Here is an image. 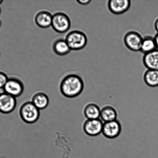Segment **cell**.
<instances>
[{"instance_id":"19","label":"cell","mask_w":158,"mask_h":158,"mask_svg":"<svg viewBox=\"0 0 158 158\" xmlns=\"http://www.w3.org/2000/svg\"><path fill=\"white\" fill-rule=\"evenodd\" d=\"M8 79L7 75L5 73L0 72V88H4Z\"/></svg>"},{"instance_id":"20","label":"cell","mask_w":158,"mask_h":158,"mask_svg":"<svg viewBox=\"0 0 158 158\" xmlns=\"http://www.w3.org/2000/svg\"><path fill=\"white\" fill-rule=\"evenodd\" d=\"M91 0H78L77 1V2L82 5H86L89 4L91 2Z\"/></svg>"},{"instance_id":"15","label":"cell","mask_w":158,"mask_h":158,"mask_svg":"<svg viewBox=\"0 0 158 158\" xmlns=\"http://www.w3.org/2000/svg\"><path fill=\"white\" fill-rule=\"evenodd\" d=\"M100 109L98 105L94 103H90L85 106L83 110L84 114L88 119H99Z\"/></svg>"},{"instance_id":"17","label":"cell","mask_w":158,"mask_h":158,"mask_svg":"<svg viewBox=\"0 0 158 158\" xmlns=\"http://www.w3.org/2000/svg\"><path fill=\"white\" fill-rule=\"evenodd\" d=\"M143 80L149 86H158V70L148 69L144 74Z\"/></svg>"},{"instance_id":"10","label":"cell","mask_w":158,"mask_h":158,"mask_svg":"<svg viewBox=\"0 0 158 158\" xmlns=\"http://www.w3.org/2000/svg\"><path fill=\"white\" fill-rule=\"evenodd\" d=\"M131 2L129 0H109L108 7L112 13L121 15L124 13L130 7Z\"/></svg>"},{"instance_id":"3","label":"cell","mask_w":158,"mask_h":158,"mask_svg":"<svg viewBox=\"0 0 158 158\" xmlns=\"http://www.w3.org/2000/svg\"><path fill=\"white\" fill-rule=\"evenodd\" d=\"M19 114L22 120L26 123H35L39 118L40 110L31 102H25L20 107Z\"/></svg>"},{"instance_id":"13","label":"cell","mask_w":158,"mask_h":158,"mask_svg":"<svg viewBox=\"0 0 158 158\" xmlns=\"http://www.w3.org/2000/svg\"><path fill=\"white\" fill-rule=\"evenodd\" d=\"M31 102L39 110H43L47 107L49 105V98L45 93L39 91L35 93L32 96Z\"/></svg>"},{"instance_id":"2","label":"cell","mask_w":158,"mask_h":158,"mask_svg":"<svg viewBox=\"0 0 158 158\" xmlns=\"http://www.w3.org/2000/svg\"><path fill=\"white\" fill-rule=\"evenodd\" d=\"M71 50H80L86 46L88 38L86 34L81 31H72L66 35L65 39Z\"/></svg>"},{"instance_id":"6","label":"cell","mask_w":158,"mask_h":158,"mask_svg":"<svg viewBox=\"0 0 158 158\" xmlns=\"http://www.w3.org/2000/svg\"><path fill=\"white\" fill-rule=\"evenodd\" d=\"M3 89L4 92L16 98L23 94L24 86L22 82L19 79L11 78L8 79Z\"/></svg>"},{"instance_id":"24","label":"cell","mask_w":158,"mask_h":158,"mask_svg":"<svg viewBox=\"0 0 158 158\" xmlns=\"http://www.w3.org/2000/svg\"><path fill=\"white\" fill-rule=\"evenodd\" d=\"M1 20H0V27H1Z\"/></svg>"},{"instance_id":"22","label":"cell","mask_w":158,"mask_h":158,"mask_svg":"<svg viewBox=\"0 0 158 158\" xmlns=\"http://www.w3.org/2000/svg\"><path fill=\"white\" fill-rule=\"evenodd\" d=\"M155 41L156 48L158 49V33L154 37Z\"/></svg>"},{"instance_id":"21","label":"cell","mask_w":158,"mask_h":158,"mask_svg":"<svg viewBox=\"0 0 158 158\" xmlns=\"http://www.w3.org/2000/svg\"><path fill=\"white\" fill-rule=\"evenodd\" d=\"M154 27L158 33V17L156 19L154 22Z\"/></svg>"},{"instance_id":"11","label":"cell","mask_w":158,"mask_h":158,"mask_svg":"<svg viewBox=\"0 0 158 158\" xmlns=\"http://www.w3.org/2000/svg\"><path fill=\"white\" fill-rule=\"evenodd\" d=\"M52 14L47 11H40L35 15V22L39 27L46 28L52 25Z\"/></svg>"},{"instance_id":"18","label":"cell","mask_w":158,"mask_h":158,"mask_svg":"<svg viewBox=\"0 0 158 158\" xmlns=\"http://www.w3.org/2000/svg\"><path fill=\"white\" fill-rule=\"evenodd\" d=\"M157 49L154 38L150 35L143 37L140 52L144 54L152 52Z\"/></svg>"},{"instance_id":"12","label":"cell","mask_w":158,"mask_h":158,"mask_svg":"<svg viewBox=\"0 0 158 158\" xmlns=\"http://www.w3.org/2000/svg\"><path fill=\"white\" fill-rule=\"evenodd\" d=\"M143 61L144 65L148 69L158 70V49H156L144 54Z\"/></svg>"},{"instance_id":"4","label":"cell","mask_w":158,"mask_h":158,"mask_svg":"<svg viewBox=\"0 0 158 158\" xmlns=\"http://www.w3.org/2000/svg\"><path fill=\"white\" fill-rule=\"evenodd\" d=\"M70 20L66 14L58 12L53 15L52 26L57 32L63 33L67 32L70 28Z\"/></svg>"},{"instance_id":"25","label":"cell","mask_w":158,"mask_h":158,"mask_svg":"<svg viewBox=\"0 0 158 158\" xmlns=\"http://www.w3.org/2000/svg\"><path fill=\"white\" fill-rule=\"evenodd\" d=\"M1 8H0V14H1Z\"/></svg>"},{"instance_id":"16","label":"cell","mask_w":158,"mask_h":158,"mask_svg":"<svg viewBox=\"0 0 158 158\" xmlns=\"http://www.w3.org/2000/svg\"><path fill=\"white\" fill-rule=\"evenodd\" d=\"M54 52L59 56H65L69 54L71 50L65 40L59 39L54 42L53 46Z\"/></svg>"},{"instance_id":"8","label":"cell","mask_w":158,"mask_h":158,"mask_svg":"<svg viewBox=\"0 0 158 158\" xmlns=\"http://www.w3.org/2000/svg\"><path fill=\"white\" fill-rule=\"evenodd\" d=\"M103 125V122L100 119H88L83 123V128L88 135L95 137L102 133Z\"/></svg>"},{"instance_id":"7","label":"cell","mask_w":158,"mask_h":158,"mask_svg":"<svg viewBox=\"0 0 158 158\" xmlns=\"http://www.w3.org/2000/svg\"><path fill=\"white\" fill-rule=\"evenodd\" d=\"M122 131L121 125L118 120L105 122L102 133L105 137L109 139L116 138L120 135Z\"/></svg>"},{"instance_id":"1","label":"cell","mask_w":158,"mask_h":158,"mask_svg":"<svg viewBox=\"0 0 158 158\" xmlns=\"http://www.w3.org/2000/svg\"><path fill=\"white\" fill-rule=\"evenodd\" d=\"M84 88L83 79L75 74L66 75L60 83V92L64 97L73 98L81 94Z\"/></svg>"},{"instance_id":"5","label":"cell","mask_w":158,"mask_h":158,"mask_svg":"<svg viewBox=\"0 0 158 158\" xmlns=\"http://www.w3.org/2000/svg\"><path fill=\"white\" fill-rule=\"evenodd\" d=\"M143 37L139 32L130 31L125 34L124 42L128 49L134 52L140 51Z\"/></svg>"},{"instance_id":"23","label":"cell","mask_w":158,"mask_h":158,"mask_svg":"<svg viewBox=\"0 0 158 158\" xmlns=\"http://www.w3.org/2000/svg\"><path fill=\"white\" fill-rule=\"evenodd\" d=\"M3 2V1L2 0H0V4H1Z\"/></svg>"},{"instance_id":"14","label":"cell","mask_w":158,"mask_h":158,"mask_svg":"<svg viewBox=\"0 0 158 158\" xmlns=\"http://www.w3.org/2000/svg\"><path fill=\"white\" fill-rule=\"evenodd\" d=\"M117 113L115 108L112 106H104L100 110V117L105 122L112 121L117 120Z\"/></svg>"},{"instance_id":"9","label":"cell","mask_w":158,"mask_h":158,"mask_svg":"<svg viewBox=\"0 0 158 158\" xmlns=\"http://www.w3.org/2000/svg\"><path fill=\"white\" fill-rule=\"evenodd\" d=\"M16 98L5 92L0 94V112L8 114L16 107Z\"/></svg>"}]
</instances>
